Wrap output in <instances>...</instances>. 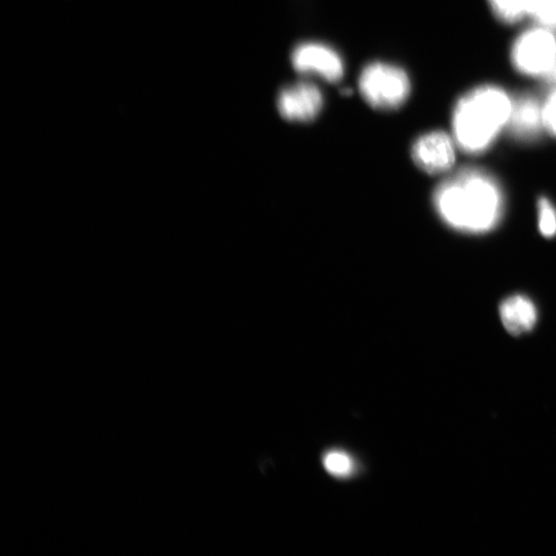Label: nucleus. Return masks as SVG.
Returning <instances> with one entry per match:
<instances>
[{
    "label": "nucleus",
    "instance_id": "f257e3e1",
    "mask_svg": "<svg viewBox=\"0 0 556 556\" xmlns=\"http://www.w3.org/2000/svg\"><path fill=\"white\" fill-rule=\"evenodd\" d=\"M434 204L448 226L483 233L499 223L504 202L499 185L488 173L469 169L442 183L434 194Z\"/></svg>",
    "mask_w": 556,
    "mask_h": 556
},
{
    "label": "nucleus",
    "instance_id": "f03ea898",
    "mask_svg": "<svg viewBox=\"0 0 556 556\" xmlns=\"http://www.w3.org/2000/svg\"><path fill=\"white\" fill-rule=\"evenodd\" d=\"M512 100L500 88L484 86L465 95L454 113V131L459 146L478 154L495 142L510 119Z\"/></svg>",
    "mask_w": 556,
    "mask_h": 556
},
{
    "label": "nucleus",
    "instance_id": "7ed1b4c3",
    "mask_svg": "<svg viewBox=\"0 0 556 556\" xmlns=\"http://www.w3.org/2000/svg\"><path fill=\"white\" fill-rule=\"evenodd\" d=\"M359 90L372 109L392 112L404 106L410 96L411 83L403 68L373 62L364 67L359 78Z\"/></svg>",
    "mask_w": 556,
    "mask_h": 556
},
{
    "label": "nucleus",
    "instance_id": "20e7f679",
    "mask_svg": "<svg viewBox=\"0 0 556 556\" xmlns=\"http://www.w3.org/2000/svg\"><path fill=\"white\" fill-rule=\"evenodd\" d=\"M511 58L521 74L545 77L556 59V40L551 30L542 27L521 34L513 45Z\"/></svg>",
    "mask_w": 556,
    "mask_h": 556
},
{
    "label": "nucleus",
    "instance_id": "39448f33",
    "mask_svg": "<svg viewBox=\"0 0 556 556\" xmlns=\"http://www.w3.org/2000/svg\"><path fill=\"white\" fill-rule=\"evenodd\" d=\"M276 106L285 120L308 123L321 114L324 95L315 84L302 81L282 89L277 96Z\"/></svg>",
    "mask_w": 556,
    "mask_h": 556
},
{
    "label": "nucleus",
    "instance_id": "423d86ee",
    "mask_svg": "<svg viewBox=\"0 0 556 556\" xmlns=\"http://www.w3.org/2000/svg\"><path fill=\"white\" fill-rule=\"evenodd\" d=\"M292 65L299 74H315L329 83L339 82L344 75L340 55L331 47L320 43L298 45L291 55Z\"/></svg>",
    "mask_w": 556,
    "mask_h": 556
},
{
    "label": "nucleus",
    "instance_id": "0eeeda50",
    "mask_svg": "<svg viewBox=\"0 0 556 556\" xmlns=\"http://www.w3.org/2000/svg\"><path fill=\"white\" fill-rule=\"evenodd\" d=\"M411 154L414 163L430 175L447 171L456 161L453 139L442 131L429 132L417 138Z\"/></svg>",
    "mask_w": 556,
    "mask_h": 556
},
{
    "label": "nucleus",
    "instance_id": "6e6552de",
    "mask_svg": "<svg viewBox=\"0 0 556 556\" xmlns=\"http://www.w3.org/2000/svg\"><path fill=\"white\" fill-rule=\"evenodd\" d=\"M510 133L521 142H533L545 128L543 104L531 94L516 96L508 122Z\"/></svg>",
    "mask_w": 556,
    "mask_h": 556
},
{
    "label": "nucleus",
    "instance_id": "1a4fd4ad",
    "mask_svg": "<svg viewBox=\"0 0 556 556\" xmlns=\"http://www.w3.org/2000/svg\"><path fill=\"white\" fill-rule=\"evenodd\" d=\"M500 317L505 329L514 336L531 332L538 320L534 303L525 296H512L500 307Z\"/></svg>",
    "mask_w": 556,
    "mask_h": 556
},
{
    "label": "nucleus",
    "instance_id": "9d476101",
    "mask_svg": "<svg viewBox=\"0 0 556 556\" xmlns=\"http://www.w3.org/2000/svg\"><path fill=\"white\" fill-rule=\"evenodd\" d=\"M496 16L505 23H516L529 13V0H489Z\"/></svg>",
    "mask_w": 556,
    "mask_h": 556
},
{
    "label": "nucleus",
    "instance_id": "9b49d317",
    "mask_svg": "<svg viewBox=\"0 0 556 556\" xmlns=\"http://www.w3.org/2000/svg\"><path fill=\"white\" fill-rule=\"evenodd\" d=\"M528 15L543 28L556 30V0H529Z\"/></svg>",
    "mask_w": 556,
    "mask_h": 556
},
{
    "label": "nucleus",
    "instance_id": "f8f14e48",
    "mask_svg": "<svg viewBox=\"0 0 556 556\" xmlns=\"http://www.w3.org/2000/svg\"><path fill=\"white\" fill-rule=\"evenodd\" d=\"M324 466L331 475L344 477L352 472L353 461L342 451H331L324 459Z\"/></svg>",
    "mask_w": 556,
    "mask_h": 556
},
{
    "label": "nucleus",
    "instance_id": "ddd939ff",
    "mask_svg": "<svg viewBox=\"0 0 556 556\" xmlns=\"http://www.w3.org/2000/svg\"><path fill=\"white\" fill-rule=\"evenodd\" d=\"M539 228L545 237H552L556 234V211L553 205L542 198L538 203Z\"/></svg>",
    "mask_w": 556,
    "mask_h": 556
},
{
    "label": "nucleus",
    "instance_id": "4468645a",
    "mask_svg": "<svg viewBox=\"0 0 556 556\" xmlns=\"http://www.w3.org/2000/svg\"><path fill=\"white\" fill-rule=\"evenodd\" d=\"M543 117L545 128L556 136V89L549 95L543 103Z\"/></svg>",
    "mask_w": 556,
    "mask_h": 556
},
{
    "label": "nucleus",
    "instance_id": "2eb2a0df",
    "mask_svg": "<svg viewBox=\"0 0 556 556\" xmlns=\"http://www.w3.org/2000/svg\"><path fill=\"white\" fill-rule=\"evenodd\" d=\"M544 78L550 86L556 89V59L552 67L550 68V71L545 75Z\"/></svg>",
    "mask_w": 556,
    "mask_h": 556
}]
</instances>
